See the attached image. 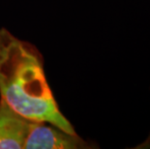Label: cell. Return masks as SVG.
I'll list each match as a JSON object with an SVG mask.
<instances>
[{"label":"cell","mask_w":150,"mask_h":149,"mask_svg":"<svg viewBox=\"0 0 150 149\" xmlns=\"http://www.w3.org/2000/svg\"><path fill=\"white\" fill-rule=\"evenodd\" d=\"M0 96L13 110L30 121L49 123L76 134L59 109L39 49L5 28L0 29Z\"/></svg>","instance_id":"obj_1"},{"label":"cell","mask_w":150,"mask_h":149,"mask_svg":"<svg viewBox=\"0 0 150 149\" xmlns=\"http://www.w3.org/2000/svg\"><path fill=\"white\" fill-rule=\"evenodd\" d=\"M26 149H89L98 148L78 134H69L53 125L33 122L24 142Z\"/></svg>","instance_id":"obj_2"},{"label":"cell","mask_w":150,"mask_h":149,"mask_svg":"<svg viewBox=\"0 0 150 149\" xmlns=\"http://www.w3.org/2000/svg\"><path fill=\"white\" fill-rule=\"evenodd\" d=\"M33 121L13 110L0 100V149H21Z\"/></svg>","instance_id":"obj_3"},{"label":"cell","mask_w":150,"mask_h":149,"mask_svg":"<svg viewBox=\"0 0 150 149\" xmlns=\"http://www.w3.org/2000/svg\"><path fill=\"white\" fill-rule=\"evenodd\" d=\"M136 148H150V135H149V137L146 138V141L144 142H142V144H139V146H137Z\"/></svg>","instance_id":"obj_4"}]
</instances>
